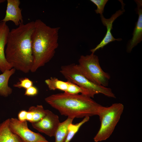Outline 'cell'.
I'll return each instance as SVG.
<instances>
[{"label":"cell","instance_id":"cell-4","mask_svg":"<svg viewBox=\"0 0 142 142\" xmlns=\"http://www.w3.org/2000/svg\"><path fill=\"white\" fill-rule=\"evenodd\" d=\"M60 72L67 81L88 91L91 98L99 94L110 98H116L110 88L96 84L87 79L80 71L77 64L73 63L63 65L61 67Z\"/></svg>","mask_w":142,"mask_h":142},{"label":"cell","instance_id":"cell-8","mask_svg":"<svg viewBox=\"0 0 142 142\" xmlns=\"http://www.w3.org/2000/svg\"><path fill=\"white\" fill-rule=\"evenodd\" d=\"M60 123L59 117L48 110H45V114L40 120L32 123V127L39 131L50 137L54 136Z\"/></svg>","mask_w":142,"mask_h":142},{"label":"cell","instance_id":"cell-11","mask_svg":"<svg viewBox=\"0 0 142 142\" xmlns=\"http://www.w3.org/2000/svg\"><path fill=\"white\" fill-rule=\"evenodd\" d=\"M20 4L19 0H7L6 15L1 21H11L18 26L23 23L22 9L19 7Z\"/></svg>","mask_w":142,"mask_h":142},{"label":"cell","instance_id":"cell-9","mask_svg":"<svg viewBox=\"0 0 142 142\" xmlns=\"http://www.w3.org/2000/svg\"><path fill=\"white\" fill-rule=\"evenodd\" d=\"M45 82L50 90L58 89L63 91L65 93L73 94L80 93L90 97L89 92L87 90L68 81L64 82L56 77H51L45 80Z\"/></svg>","mask_w":142,"mask_h":142},{"label":"cell","instance_id":"cell-13","mask_svg":"<svg viewBox=\"0 0 142 142\" xmlns=\"http://www.w3.org/2000/svg\"><path fill=\"white\" fill-rule=\"evenodd\" d=\"M135 1L137 5L138 18L133 33V37L127 46L126 51L128 53H130L142 40V1L141 0Z\"/></svg>","mask_w":142,"mask_h":142},{"label":"cell","instance_id":"cell-12","mask_svg":"<svg viewBox=\"0 0 142 142\" xmlns=\"http://www.w3.org/2000/svg\"><path fill=\"white\" fill-rule=\"evenodd\" d=\"M9 29L6 22H0V68L3 73L12 68L6 59L4 48L7 44L10 32Z\"/></svg>","mask_w":142,"mask_h":142},{"label":"cell","instance_id":"cell-7","mask_svg":"<svg viewBox=\"0 0 142 142\" xmlns=\"http://www.w3.org/2000/svg\"><path fill=\"white\" fill-rule=\"evenodd\" d=\"M9 126L11 131L17 135L23 142H49L39 133L34 132L28 128L27 121L18 119H9Z\"/></svg>","mask_w":142,"mask_h":142},{"label":"cell","instance_id":"cell-16","mask_svg":"<svg viewBox=\"0 0 142 142\" xmlns=\"http://www.w3.org/2000/svg\"><path fill=\"white\" fill-rule=\"evenodd\" d=\"M16 69L12 68L7 70L0 75V95L6 97L11 94L12 89L8 86L9 79L15 72Z\"/></svg>","mask_w":142,"mask_h":142},{"label":"cell","instance_id":"cell-6","mask_svg":"<svg viewBox=\"0 0 142 142\" xmlns=\"http://www.w3.org/2000/svg\"><path fill=\"white\" fill-rule=\"evenodd\" d=\"M78 65L83 75L90 81L98 85L105 87L108 86L110 75L102 70L97 55L92 53L82 55Z\"/></svg>","mask_w":142,"mask_h":142},{"label":"cell","instance_id":"cell-5","mask_svg":"<svg viewBox=\"0 0 142 142\" xmlns=\"http://www.w3.org/2000/svg\"><path fill=\"white\" fill-rule=\"evenodd\" d=\"M124 109V105L120 103L113 104L109 107L103 106L98 115L101 124L94 138L95 142L104 141L110 137L120 119Z\"/></svg>","mask_w":142,"mask_h":142},{"label":"cell","instance_id":"cell-15","mask_svg":"<svg viewBox=\"0 0 142 142\" xmlns=\"http://www.w3.org/2000/svg\"><path fill=\"white\" fill-rule=\"evenodd\" d=\"M9 119L0 124V142H23L17 135L13 133L9 126Z\"/></svg>","mask_w":142,"mask_h":142},{"label":"cell","instance_id":"cell-18","mask_svg":"<svg viewBox=\"0 0 142 142\" xmlns=\"http://www.w3.org/2000/svg\"><path fill=\"white\" fill-rule=\"evenodd\" d=\"M90 117L87 116L80 122L75 124H70L68 127V133L64 142H70L80 127L89 120Z\"/></svg>","mask_w":142,"mask_h":142},{"label":"cell","instance_id":"cell-22","mask_svg":"<svg viewBox=\"0 0 142 142\" xmlns=\"http://www.w3.org/2000/svg\"><path fill=\"white\" fill-rule=\"evenodd\" d=\"M5 0H0V4L5 1Z\"/></svg>","mask_w":142,"mask_h":142},{"label":"cell","instance_id":"cell-21","mask_svg":"<svg viewBox=\"0 0 142 142\" xmlns=\"http://www.w3.org/2000/svg\"><path fill=\"white\" fill-rule=\"evenodd\" d=\"M38 92L37 88L33 85L26 89L24 95L29 96H34L38 94Z\"/></svg>","mask_w":142,"mask_h":142},{"label":"cell","instance_id":"cell-3","mask_svg":"<svg viewBox=\"0 0 142 142\" xmlns=\"http://www.w3.org/2000/svg\"><path fill=\"white\" fill-rule=\"evenodd\" d=\"M32 37L33 64L30 71L36 72L44 65L54 56L58 46V32L60 28H52L40 19L34 21Z\"/></svg>","mask_w":142,"mask_h":142},{"label":"cell","instance_id":"cell-14","mask_svg":"<svg viewBox=\"0 0 142 142\" xmlns=\"http://www.w3.org/2000/svg\"><path fill=\"white\" fill-rule=\"evenodd\" d=\"M45 114V110L42 105L30 107L28 111L22 110L18 114V119L21 121H28L31 123L38 122Z\"/></svg>","mask_w":142,"mask_h":142},{"label":"cell","instance_id":"cell-2","mask_svg":"<svg viewBox=\"0 0 142 142\" xmlns=\"http://www.w3.org/2000/svg\"><path fill=\"white\" fill-rule=\"evenodd\" d=\"M91 98L82 94L64 92L52 94L45 100L61 115L74 118L98 115L103 106Z\"/></svg>","mask_w":142,"mask_h":142},{"label":"cell","instance_id":"cell-10","mask_svg":"<svg viewBox=\"0 0 142 142\" xmlns=\"http://www.w3.org/2000/svg\"><path fill=\"white\" fill-rule=\"evenodd\" d=\"M122 9V10H119L117 11L109 19L105 18L103 14L100 15L101 21L103 24L106 27L107 31L105 36L100 43L95 48L90 50L92 53L94 54L97 50L100 48H102L104 46L110 42L115 40L120 41L122 40L121 38H114L111 32V30L113 28V22L116 19L123 14L124 12V9L123 8Z\"/></svg>","mask_w":142,"mask_h":142},{"label":"cell","instance_id":"cell-19","mask_svg":"<svg viewBox=\"0 0 142 142\" xmlns=\"http://www.w3.org/2000/svg\"><path fill=\"white\" fill-rule=\"evenodd\" d=\"M33 82L27 78H22L19 81L13 85V87L19 88L26 89L33 85Z\"/></svg>","mask_w":142,"mask_h":142},{"label":"cell","instance_id":"cell-23","mask_svg":"<svg viewBox=\"0 0 142 142\" xmlns=\"http://www.w3.org/2000/svg\"><path fill=\"white\" fill-rule=\"evenodd\" d=\"M0 71H1V69H0Z\"/></svg>","mask_w":142,"mask_h":142},{"label":"cell","instance_id":"cell-1","mask_svg":"<svg viewBox=\"0 0 142 142\" xmlns=\"http://www.w3.org/2000/svg\"><path fill=\"white\" fill-rule=\"evenodd\" d=\"M34 27V21H32L10 31L5 51L12 68L25 73L30 71L33 64L32 37Z\"/></svg>","mask_w":142,"mask_h":142},{"label":"cell","instance_id":"cell-20","mask_svg":"<svg viewBox=\"0 0 142 142\" xmlns=\"http://www.w3.org/2000/svg\"><path fill=\"white\" fill-rule=\"evenodd\" d=\"M108 1V0H90V1L97 6V9L95 10L96 13L97 14H99L100 15H103L104 7Z\"/></svg>","mask_w":142,"mask_h":142},{"label":"cell","instance_id":"cell-17","mask_svg":"<svg viewBox=\"0 0 142 142\" xmlns=\"http://www.w3.org/2000/svg\"><path fill=\"white\" fill-rule=\"evenodd\" d=\"M74 119L73 117H68L65 121L60 122L54 136L55 142H64L68 133V125L72 123Z\"/></svg>","mask_w":142,"mask_h":142}]
</instances>
